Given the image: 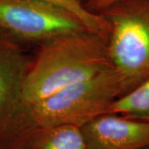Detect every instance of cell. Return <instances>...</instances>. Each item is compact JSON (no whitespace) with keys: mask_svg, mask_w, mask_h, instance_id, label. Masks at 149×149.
I'll use <instances>...</instances> for the list:
<instances>
[{"mask_svg":"<svg viewBox=\"0 0 149 149\" xmlns=\"http://www.w3.org/2000/svg\"><path fill=\"white\" fill-rule=\"evenodd\" d=\"M107 42L92 32L57 37L42 43L22 85V100L34 103L109 70Z\"/></svg>","mask_w":149,"mask_h":149,"instance_id":"1","label":"cell"},{"mask_svg":"<svg viewBox=\"0 0 149 149\" xmlns=\"http://www.w3.org/2000/svg\"><path fill=\"white\" fill-rule=\"evenodd\" d=\"M99 13L109 24L113 68L129 91L149 78V0H122Z\"/></svg>","mask_w":149,"mask_h":149,"instance_id":"2","label":"cell"},{"mask_svg":"<svg viewBox=\"0 0 149 149\" xmlns=\"http://www.w3.org/2000/svg\"><path fill=\"white\" fill-rule=\"evenodd\" d=\"M127 92L121 77L111 69L27 104L43 127L61 124L81 127L91 119L107 113L112 103Z\"/></svg>","mask_w":149,"mask_h":149,"instance_id":"3","label":"cell"},{"mask_svg":"<svg viewBox=\"0 0 149 149\" xmlns=\"http://www.w3.org/2000/svg\"><path fill=\"white\" fill-rule=\"evenodd\" d=\"M84 32L91 31L58 6L41 0H0V32L17 42L43 43Z\"/></svg>","mask_w":149,"mask_h":149,"instance_id":"4","label":"cell"},{"mask_svg":"<svg viewBox=\"0 0 149 149\" xmlns=\"http://www.w3.org/2000/svg\"><path fill=\"white\" fill-rule=\"evenodd\" d=\"M30 62L20 43L0 32V149L8 148Z\"/></svg>","mask_w":149,"mask_h":149,"instance_id":"5","label":"cell"},{"mask_svg":"<svg viewBox=\"0 0 149 149\" xmlns=\"http://www.w3.org/2000/svg\"><path fill=\"white\" fill-rule=\"evenodd\" d=\"M87 149L149 148V120L105 113L80 127Z\"/></svg>","mask_w":149,"mask_h":149,"instance_id":"6","label":"cell"},{"mask_svg":"<svg viewBox=\"0 0 149 149\" xmlns=\"http://www.w3.org/2000/svg\"><path fill=\"white\" fill-rule=\"evenodd\" d=\"M25 149H87L80 126L61 124L38 130Z\"/></svg>","mask_w":149,"mask_h":149,"instance_id":"7","label":"cell"},{"mask_svg":"<svg viewBox=\"0 0 149 149\" xmlns=\"http://www.w3.org/2000/svg\"><path fill=\"white\" fill-rule=\"evenodd\" d=\"M107 113L132 118H149V78L143 80L110 104Z\"/></svg>","mask_w":149,"mask_h":149,"instance_id":"8","label":"cell"},{"mask_svg":"<svg viewBox=\"0 0 149 149\" xmlns=\"http://www.w3.org/2000/svg\"><path fill=\"white\" fill-rule=\"evenodd\" d=\"M65 9L74 14L85 24L86 27L92 32L95 33L107 42L109 24L100 14L90 11L85 6L81 0H41Z\"/></svg>","mask_w":149,"mask_h":149,"instance_id":"9","label":"cell"},{"mask_svg":"<svg viewBox=\"0 0 149 149\" xmlns=\"http://www.w3.org/2000/svg\"><path fill=\"white\" fill-rule=\"evenodd\" d=\"M119 1L122 0H87L85 6L91 12L99 13Z\"/></svg>","mask_w":149,"mask_h":149,"instance_id":"10","label":"cell"},{"mask_svg":"<svg viewBox=\"0 0 149 149\" xmlns=\"http://www.w3.org/2000/svg\"><path fill=\"white\" fill-rule=\"evenodd\" d=\"M143 120H144V119H143ZM145 120H149V118H148V119H145Z\"/></svg>","mask_w":149,"mask_h":149,"instance_id":"11","label":"cell"},{"mask_svg":"<svg viewBox=\"0 0 149 149\" xmlns=\"http://www.w3.org/2000/svg\"><path fill=\"white\" fill-rule=\"evenodd\" d=\"M144 149H149V148H144Z\"/></svg>","mask_w":149,"mask_h":149,"instance_id":"12","label":"cell"}]
</instances>
